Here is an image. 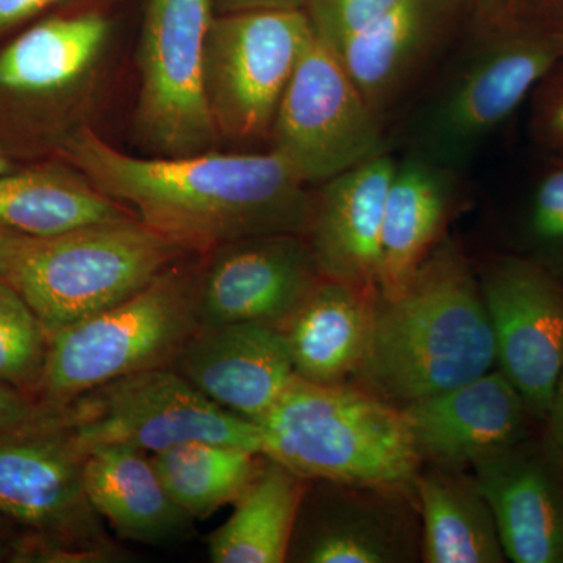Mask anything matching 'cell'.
I'll return each instance as SVG.
<instances>
[{
	"label": "cell",
	"instance_id": "cell-1",
	"mask_svg": "<svg viewBox=\"0 0 563 563\" xmlns=\"http://www.w3.org/2000/svg\"><path fill=\"white\" fill-rule=\"evenodd\" d=\"M62 155L147 228L196 255L247 236L303 235L309 224L312 188L269 150L133 157L84 125L62 141Z\"/></svg>",
	"mask_w": 563,
	"mask_h": 563
},
{
	"label": "cell",
	"instance_id": "cell-2",
	"mask_svg": "<svg viewBox=\"0 0 563 563\" xmlns=\"http://www.w3.org/2000/svg\"><path fill=\"white\" fill-rule=\"evenodd\" d=\"M495 365L479 279L446 236L401 291L374 296L368 351L355 377L404 407L477 379Z\"/></svg>",
	"mask_w": 563,
	"mask_h": 563
},
{
	"label": "cell",
	"instance_id": "cell-3",
	"mask_svg": "<svg viewBox=\"0 0 563 563\" xmlns=\"http://www.w3.org/2000/svg\"><path fill=\"white\" fill-rule=\"evenodd\" d=\"M563 60V33L466 32L398 117L402 152L465 174Z\"/></svg>",
	"mask_w": 563,
	"mask_h": 563
},
{
	"label": "cell",
	"instance_id": "cell-4",
	"mask_svg": "<svg viewBox=\"0 0 563 563\" xmlns=\"http://www.w3.org/2000/svg\"><path fill=\"white\" fill-rule=\"evenodd\" d=\"M257 426L262 454L309 481L413 490L422 465L401 407L350 384L295 377Z\"/></svg>",
	"mask_w": 563,
	"mask_h": 563
},
{
	"label": "cell",
	"instance_id": "cell-5",
	"mask_svg": "<svg viewBox=\"0 0 563 563\" xmlns=\"http://www.w3.org/2000/svg\"><path fill=\"white\" fill-rule=\"evenodd\" d=\"M191 257L117 306L52 332L38 407L58 409L111 380L172 366L199 329L202 262Z\"/></svg>",
	"mask_w": 563,
	"mask_h": 563
},
{
	"label": "cell",
	"instance_id": "cell-6",
	"mask_svg": "<svg viewBox=\"0 0 563 563\" xmlns=\"http://www.w3.org/2000/svg\"><path fill=\"white\" fill-rule=\"evenodd\" d=\"M192 252L139 218L88 225L35 239L13 285L49 335L131 298Z\"/></svg>",
	"mask_w": 563,
	"mask_h": 563
},
{
	"label": "cell",
	"instance_id": "cell-7",
	"mask_svg": "<svg viewBox=\"0 0 563 563\" xmlns=\"http://www.w3.org/2000/svg\"><path fill=\"white\" fill-rule=\"evenodd\" d=\"M41 410L84 457L114 444L154 454L195 440L262 454L261 429L254 421L210 401L173 366L120 377L58 409Z\"/></svg>",
	"mask_w": 563,
	"mask_h": 563
},
{
	"label": "cell",
	"instance_id": "cell-8",
	"mask_svg": "<svg viewBox=\"0 0 563 563\" xmlns=\"http://www.w3.org/2000/svg\"><path fill=\"white\" fill-rule=\"evenodd\" d=\"M0 517L31 532L22 555L88 561L110 555L99 515L84 484V455L40 409L0 433Z\"/></svg>",
	"mask_w": 563,
	"mask_h": 563
},
{
	"label": "cell",
	"instance_id": "cell-9",
	"mask_svg": "<svg viewBox=\"0 0 563 563\" xmlns=\"http://www.w3.org/2000/svg\"><path fill=\"white\" fill-rule=\"evenodd\" d=\"M312 38L306 11L214 14L203 91L218 139L269 144L282 96Z\"/></svg>",
	"mask_w": 563,
	"mask_h": 563
},
{
	"label": "cell",
	"instance_id": "cell-10",
	"mask_svg": "<svg viewBox=\"0 0 563 563\" xmlns=\"http://www.w3.org/2000/svg\"><path fill=\"white\" fill-rule=\"evenodd\" d=\"M268 150L310 187L391 152L388 125L314 33L282 96Z\"/></svg>",
	"mask_w": 563,
	"mask_h": 563
},
{
	"label": "cell",
	"instance_id": "cell-11",
	"mask_svg": "<svg viewBox=\"0 0 563 563\" xmlns=\"http://www.w3.org/2000/svg\"><path fill=\"white\" fill-rule=\"evenodd\" d=\"M211 0H146L139 47L140 139L162 157L213 151L214 131L203 91V51Z\"/></svg>",
	"mask_w": 563,
	"mask_h": 563
},
{
	"label": "cell",
	"instance_id": "cell-12",
	"mask_svg": "<svg viewBox=\"0 0 563 563\" xmlns=\"http://www.w3.org/2000/svg\"><path fill=\"white\" fill-rule=\"evenodd\" d=\"M477 279L496 365L544 421L563 366V282L517 252L493 255Z\"/></svg>",
	"mask_w": 563,
	"mask_h": 563
},
{
	"label": "cell",
	"instance_id": "cell-13",
	"mask_svg": "<svg viewBox=\"0 0 563 563\" xmlns=\"http://www.w3.org/2000/svg\"><path fill=\"white\" fill-rule=\"evenodd\" d=\"M468 29V0H398L335 54L390 128Z\"/></svg>",
	"mask_w": 563,
	"mask_h": 563
},
{
	"label": "cell",
	"instance_id": "cell-14",
	"mask_svg": "<svg viewBox=\"0 0 563 563\" xmlns=\"http://www.w3.org/2000/svg\"><path fill=\"white\" fill-rule=\"evenodd\" d=\"M287 561L409 563L421 558V523L413 490L387 485L312 481Z\"/></svg>",
	"mask_w": 563,
	"mask_h": 563
},
{
	"label": "cell",
	"instance_id": "cell-15",
	"mask_svg": "<svg viewBox=\"0 0 563 563\" xmlns=\"http://www.w3.org/2000/svg\"><path fill=\"white\" fill-rule=\"evenodd\" d=\"M320 279L299 233H269L220 244L203 255L199 328L261 322L280 328Z\"/></svg>",
	"mask_w": 563,
	"mask_h": 563
},
{
	"label": "cell",
	"instance_id": "cell-16",
	"mask_svg": "<svg viewBox=\"0 0 563 563\" xmlns=\"http://www.w3.org/2000/svg\"><path fill=\"white\" fill-rule=\"evenodd\" d=\"M504 554L515 563H563V453L547 435L477 462Z\"/></svg>",
	"mask_w": 563,
	"mask_h": 563
},
{
	"label": "cell",
	"instance_id": "cell-17",
	"mask_svg": "<svg viewBox=\"0 0 563 563\" xmlns=\"http://www.w3.org/2000/svg\"><path fill=\"white\" fill-rule=\"evenodd\" d=\"M401 409L422 465L473 468L531 435L532 413L501 369Z\"/></svg>",
	"mask_w": 563,
	"mask_h": 563
},
{
	"label": "cell",
	"instance_id": "cell-18",
	"mask_svg": "<svg viewBox=\"0 0 563 563\" xmlns=\"http://www.w3.org/2000/svg\"><path fill=\"white\" fill-rule=\"evenodd\" d=\"M172 366L210 401L255 424L296 377L284 332L261 322L199 328Z\"/></svg>",
	"mask_w": 563,
	"mask_h": 563
},
{
	"label": "cell",
	"instance_id": "cell-19",
	"mask_svg": "<svg viewBox=\"0 0 563 563\" xmlns=\"http://www.w3.org/2000/svg\"><path fill=\"white\" fill-rule=\"evenodd\" d=\"M395 166L391 151L318 184L303 239L321 277L377 292L385 199Z\"/></svg>",
	"mask_w": 563,
	"mask_h": 563
},
{
	"label": "cell",
	"instance_id": "cell-20",
	"mask_svg": "<svg viewBox=\"0 0 563 563\" xmlns=\"http://www.w3.org/2000/svg\"><path fill=\"white\" fill-rule=\"evenodd\" d=\"M465 174L406 154L396 157L385 199L377 292L393 296L446 239L463 203Z\"/></svg>",
	"mask_w": 563,
	"mask_h": 563
},
{
	"label": "cell",
	"instance_id": "cell-21",
	"mask_svg": "<svg viewBox=\"0 0 563 563\" xmlns=\"http://www.w3.org/2000/svg\"><path fill=\"white\" fill-rule=\"evenodd\" d=\"M111 25L99 13L51 18L0 52V91L20 98L87 99L99 77Z\"/></svg>",
	"mask_w": 563,
	"mask_h": 563
},
{
	"label": "cell",
	"instance_id": "cell-22",
	"mask_svg": "<svg viewBox=\"0 0 563 563\" xmlns=\"http://www.w3.org/2000/svg\"><path fill=\"white\" fill-rule=\"evenodd\" d=\"M376 292L321 277L280 325L296 377L347 384L361 372L372 333Z\"/></svg>",
	"mask_w": 563,
	"mask_h": 563
},
{
	"label": "cell",
	"instance_id": "cell-23",
	"mask_svg": "<svg viewBox=\"0 0 563 563\" xmlns=\"http://www.w3.org/2000/svg\"><path fill=\"white\" fill-rule=\"evenodd\" d=\"M84 484L92 509L121 539L165 547L192 532L195 518L169 496L140 448L114 444L85 454Z\"/></svg>",
	"mask_w": 563,
	"mask_h": 563
},
{
	"label": "cell",
	"instance_id": "cell-24",
	"mask_svg": "<svg viewBox=\"0 0 563 563\" xmlns=\"http://www.w3.org/2000/svg\"><path fill=\"white\" fill-rule=\"evenodd\" d=\"M413 495L421 523L426 563L506 562L490 506L474 474L421 465Z\"/></svg>",
	"mask_w": 563,
	"mask_h": 563
},
{
	"label": "cell",
	"instance_id": "cell-25",
	"mask_svg": "<svg viewBox=\"0 0 563 563\" xmlns=\"http://www.w3.org/2000/svg\"><path fill=\"white\" fill-rule=\"evenodd\" d=\"M136 218L69 163L0 174V225L47 239L103 222Z\"/></svg>",
	"mask_w": 563,
	"mask_h": 563
},
{
	"label": "cell",
	"instance_id": "cell-26",
	"mask_svg": "<svg viewBox=\"0 0 563 563\" xmlns=\"http://www.w3.org/2000/svg\"><path fill=\"white\" fill-rule=\"evenodd\" d=\"M309 479L265 457L233 514L209 539L214 563H282L288 551Z\"/></svg>",
	"mask_w": 563,
	"mask_h": 563
},
{
	"label": "cell",
	"instance_id": "cell-27",
	"mask_svg": "<svg viewBox=\"0 0 563 563\" xmlns=\"http://www.w3.org/2000/svg\"><path fill=\"white\" fill-rule=\"evenodd\" d=\"M265 455L213 442H185L151 454L169 496L195 520L235 503L261 470Z\"/></svg>",
	"mask_w": 563,
	"mask_h": 563
},
{
	"label": "cell",
	"instance_id": "cell-28",
	"mask_svg": "<svg viewBox=\"0 0 563 563\" xmlns=\"http://www.w3.org/2000/svg\"><path fill=\"white\" fill-rule=\"evenodd\" d=\"M518 217L520 251L563 282V151H543Z\"/></svg>",
	"mask_w": 563,
	"mask_h": 563
},
{
	"label": "cell",
	"instance_id": "cell-29",
	"mask_svg": "<svg viewBox=\"0 0 563 563\" xmlns=\"http://www.w3.org/2000/svg\"><path fill=\"white\" fill-rule=\"evenodd\" d=\"M49 336L21 292L9 282L0 280V384L16 388L36 402Z\"/></svg>",
	"mask_w": 563,
	"mask_h": 563
},
{
	"label": "cell",
	"instance_id": "cell-30",
	"mask_svg": "<svg viewBox=\"0 0 563 563\" xmlns=\"http://www.w3.org/2000/svg\"><path fill=\"white\" fill-rule=\"evenodd\" d=\"M470 31L493 35L563 33V0H468Z\"/></svg>",
	"mask_w": 563,
	"mask_h": 563
},
{
	"label": "cell",
	"instance_id": "cell-31",
	"mask_svg": "<svg viewBox=\"0 0 563 563\" xmlns=\"http://www.w3.org/2000/svg\"><path fill=\"white\" fill-rule=\"evenodd\" d=\"M396 2L398 0H309L303 11L314 35L336 52Z\"/></svg>",
	"mask_w": 563,
	"mask_h": 563
},
{
	"label": "cell",
	"instance_id": "cell-32",
	"mask_svg": "<svg viewBox=\"0 0 563 563\" xmlns=\"http://www.w3.org/2000/svg\"><path fill=\"white\" fill-rule=\"evenodd\" d=\"M529 132L542 151H563V60L533 91Z\"/></svg>",
	"mask_w": 563,
	"mask_h": 563
},
{
	"label": "cell",
	"instance_id": "cell-33",
	"mask_svg": "<svg viewBox=\"0 0 563 563\" xmlns=\"http://www.w3.org/2000/svg\"><path fill=\"white\" fill-rule=\"evenodd\" d=\"M38 404L31 396L0 384V433L21 428L38 417Z\"/></svg>",
	"mask_w": 563,
	"mask_h": 563
},
{
	"label": "cell",
	"instance_id": "cell-34",
	"mask_svg": "<svg viewBox=\"0 0 563 563\" xmlns=\"http://www.w3.org/2000/svg\"><path fill=\"white\" fill-rule=\"evenodd\" d=\"M32 239L33 236L22 235L0 225V280L10 284Z\"/></svg>",
	"mask_w": 563,
	"mask_h": 563
},
{
	"label": "cell",
	"instance_id": "cell-35",
	"mask_svg": "<svg viewBox=\"0 0 563 563\" xmlns=\"http://www.w3.org/2000/svg\"><path fill=\"white\" fill-rule=\"evenodd\" d=\"M214 14L242 11H303L309 0H211Z\"/></svg>",
	"mask_w": 563,
	"mask_h": 563
},
{
	"label": "cell",
	"instance_id": "cell-36",
	"mask_svg": "<svg viewBox=\"0 0 563 563\" xmlns=\"http://www.w3.org/2000/svg\"><path fill=\"white\" fill-rule=\"evenodd\" d=\"M63 0H0V33Z\"/></svg>",
	"mask_w": 563,
	"mask_h": 563
},
{
	"label": "cell",
	"instance_id": "cell-37",
	"mask_svg": "<svg viewBox=\"0 0 563 563\" xmlns=\"http://www.w3.org/2000/svg\"><path fill=\"white\" fill-rule=\"evenodd\" d=\"M544 422H547L548 437L561 448L563 453V366L561 374H559L558 384H555L550 412H548Z\"/></svg>",
	"mask_w": 563,
	"mask_h": 563
},
{
	"label": "cell",
	"instance_id": "cell-38",
	"mask_svg": "<svg viewBox=\"0 0 563 563\" xmlns=\"http://www.w3.org/2000/svg\"><path fill=\"white\" fill-rule=\"evenodd\" d=\"M11 172V163L5 155L0 152V174H5Z\"/></svg>",
	"mask_w": 563,
	"mask_h": 563
}]
</instances>
